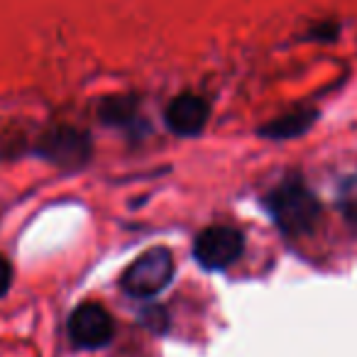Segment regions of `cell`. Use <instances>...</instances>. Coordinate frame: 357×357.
I'll list each match as a JSON object with an SVG mask.
<instances>
[{"mask_svg": "<svg viewBox=\"0 0 357 357\" xmlns=\"http://www.w3.org/2000/svg\"><path fill=\"white\" fill-rule=\"evenodd\" d=\"M313 123H316V110L298 108V110H291V113L282 115V118L272 120V123L264 125L259 132H262L264 137H274V139L298 137V135L306 132Z\"/></svg>", "mask_w": 357, "mask_h": 357, "instance_id": "cell-7", "label": "cell"}, {"mask_svg": "<svg viewBox=\"0 0 357 357\" xmlns=\"http://www.w3.org/2000/svg\"><path fill=\"white\" fill-rule=\"evenodd\" d=\"M174 277V257L167 248H152L142 252L125 269L120 287L137 298H149L159 294Z\"/></svg>", "mask_w": 357, "mask_h": 357, "instance_id": "cell-2", "label": "cell"}, {"mask_svg": "<svg viewBox=\"0 0 357 357\" xmlns=\"http://www.w3.org/2000/svg\"><path fill=\"white\" fill-rule=\"evenodd\" d=\"M100 115H103L105 123H123V120L132 118V103L128 98H113L103 105Z\"/></svg>", "mask_w": 357, "mask_h": 357, "instance_id": "cell-8", "label": "cell"}, {"mask_svg": "<svg viewBox=\"0 0 357 357\" xmlns=\"http://www.w3.org/2000/svg\"><path fill=\"white\" fill-rule=\"evenodd\" d=\"M113 318L100 303H81L69 318V335L81 347H103L113 337Z\"/></svg>", "mask_w": 357, "mask_h": 357, "instance_id": "cell-5", "label": "cell"}, {"mask_svg": "<svg viewBox=\"0 0 357 357\" xmlns=\"http://www.w3.org/2000/svg\"><path fill=\"white\" fill-rule=\"evenodd\" d=\"M267 211L277 228L291 238L308 235L321 218V204L316 194L298 178H287L284 184L269 191Z\"/></svg>", "mask_w": 357, "mask_h": 357, "instance_id": "cell-1", "label": "cell"}, {"mask_svg": "<svg viewBox=\"0 0 357 357\" xmlns=\"http://www.w3.org/2000/svg\"><path fill=\"white\" fill-rule=\"evenodd\" d=\"M37 152H40V157L50 159L56 167L76 169L89 162L91 139L81 130L59 125V128H52L42 135L40 144H37Z\"/></svg>", "mask_w": 357, "mask_h": 357, "instance_id": "cell-4", "label": "cell"}, {"mask_svg": "<svg viewBox=\"0 0 357 357\" xmlns=\"http://www.w3.org/2000/svg\"><path fill=\"white\" fill-rule=\"evenodd\" d=\"M164 118H167V125L176 135L191 137V135H199L204 130V125L208 123V103L201 96L181 93L167 105Z\"/></svg>", "mask_w": 357, "mask_h": 357, "instance_id": "cell-6", "label": "cell"}, {"mask_svg": "<svg viewBox=\"0 0 357 357\" xmlns=\"http://www.w3.org/2000/svg\"><path fill=\"white\" fill-rule=\"evenodd\" d=\"M340 208H342V213H345V218H350L352 223H357V178L342 186Z\"/></svg>", "mask_w": 357, "mask_h": 357, "instance_id": "cell-9", "label": "cell"}, {"mask_svg": "<svg viewBox=\"0 0 357 357\" xmlns=\"http://www.w3.org/2000/svg\"><path fill=\"white\" fill-rule=\"evenodd\" d=\"M10 284H13V267L6 257H0V296L10 289Z\"/></svg>", "mask_w": 357, "mask_h": 357, "instance_id": "cell-10", "label": "cell"}, {"mask_svg": "<svg viewBox=\"0 0 357 357\" xmlns=\"http://www.w3.org/2000/svg\"><path fill=\"white\" fill-rule=\"evenodd\" d=\"M245 250V238L240 230L230 225H211L196 238L194 243V257L204 269L220 272L238 262Z\"/></svg>", "mask_w": 357, "mask_h": 357, "instance_id": "cell-3", "label": "cell"}]
</instances>
